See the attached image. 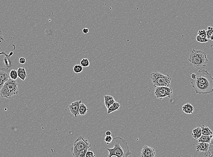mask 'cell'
Here are the masks:
<instances>
[{
  "instance_id": "cell-1",
  "label": "cell",
  "mask_w": 213,
  "mask_h": 157,
  "mask_svg": "<svg viewBox=\"0 0 213 157\" xmlns=\"http://www.w3.org/2000/svg\"><path fill=\"white\" fill-rule=\"evenodd\" d=\"M196 77L191 79V85L196 93L199 94H206L213 92V77L207 70H199Z\"/></svg>"
},
{
  "instance_id": "cell-2",
  "label": "cell",
  "mask_w": 213,
  "mask_h": 157,
  "mask_svg": "<svg viewBox=\"0 0 213 157\" xmlns=\"http://www.w3.org/2000/svg\"><path fill=\"white\" fill-rule=\"evenodd\" d=\"M113 147L107 148L108 151V157L115 156L117 157H128L132 154L130 151L128 142L119 136H116L113 138Z\"/></svg>"
},
{
  "instance_id": "cell-3",
  "label": "cell",
  "mask_w": 213,
  "mask_h": 157,
  "mask_svg": "<svg viewBox=\"0 0 213 157\" xmlns=\"http://www.w3.org/2000/svg\"><path fill=\"white\" fill-rule=\"evenodd\" d=\"M188 60L191 65L199 70L205 69L209 62L206 54L204 51L194 49L190 52Z\"/></svg>"
},
{
  "instance_id": "cell-4",
  "label": "cell",
  "mask_w": 213,
  "mask_h": 157,
  "mask_svg": "<svg viewBox=\"0 0 213 157\" xmlns=\"http://www.w3.org/2000/svg\"><path fill=\"white\" fill-rule=\"evenodd\" d=\"M18 84L16 80L10 78L5 82L0 91L1 97L10 99L12 97L18 95Z\"/></svg>"
},
{
  "instance_id": "cell-5",
  "label": "cell",
  "mask_w": 213,
  "mask_h": 157,
  "mask_svg": "<svg viewBox=\"0 0 213 157\" xmlns=\"http://www.w3.org/2000/svg\"><path fill=\"white\" fill-rule=\"evenodd\" d=\"M151 80L154 87L169 86L172 78L169 75H165L158 72H154L151 74Z\"/></svg>"
},
{
  "instance_id": "cell-6",
  "label": "cell",
  "mask_w": 213,
  "mask_h": 157,
  "mask_svg": "<svg viewBox=\"0 0 213 157\" xmlns=\"http://www.w3.org/2000/svg\"><path fill=\"white\" fill-rule=\"evenodd\" d=\"M91 146L92 145L87 139L80 136L74 142L73 147L70 149V152L72 155H73L81 150L86 148H90Z\"/></svg>"
},
{
  "instance_id": "cell-7",
  "label": "cell",
  "mask_w": 213,
  "mask_h": 157,
  "mask_svg": "<svg viewBox=\"0 0 213 157\" xmlns=\"http://www.w3.org/2000/svg\"><path fill=\"white\" fill-rule=\"evenodd\" d=\"M173 89L169 86H156L155 87L154 95L157 99H162L165 97L171 98Z\"/></svg>"
},
{
  "instance_id": "cell-8",
  "label": "cell",
  "mask_w": 213,
  "mask_h": 157,
  "mask_svg": "<svg viewBox=\"0 0 213 157\" xmlns=\"http://www.w3.org/2000/svg\"><path fill=\"white\" fill-rule=\"evenodd\" d=\"M10 71V69L8 68H0V91L5 82L9 79Z\"/></svg>"
},
{
  "instance_id": "cell-9",
  "label": "cell",
  "mask_w": 213,
  "mask_h": 157,
  "mask_svg": "<svg viewBox=\"0 0 213 157\" xmlns=\"http://www.w3.org/2000/svg\"><path fill=\"white\" fill-rule=\"evenodd\" d=\"M81 102V100L76 101L74 102H72L69 106V109L71 114L74 116L75 117H77V116L79 115V108Z\"/></svg>"
},
{
  "instance_id": "cell-10",
  "label": "cell",
  "mask_w": 213,
  "mask_h": 157,
  "mask_svg": "<svg viewBox=\"0 0 213 157\" xmlns=\"http://www.w3.org/2000/svg\"><path fill=\"white\" fill-rule=\"evenodd\" d=\"M156 154V151L154 148L145 145L141 150V157H154Z\"/></svg>"
},
{
  "instance_id": "cell-11",
  "label": "cell",
  "mask_w": 213,
  "mask_h": 157,
  "mask_svg": "<svg viewBox=\"0 0 213 157\" xmlns=\"http://www.w3.org/2000/svg\"><path fill=\"white\" fill-rule=\"evenodd\" d=\"M194 157H213V144L210 145L209 149L207 152H196L194 153Z\"/></svg>"
},
{
  "instance_id": "cell-12",
  "label": "cell",
  "mask_w": 213,
  "mask_h": 157,
  "mask_svg": "<svg viewBox=\"0 0 213 157\" xmlns=\"http://www.w3.org/2000/svg\"><path fill=\"white\" fill-rule=\"evenodd\" d=\"M210 144L207 143L198 142L196 145L197 152H207L209 149Z\"/></svg>"
},
{
  "instance_id": "cell-13",
  "label": "cell",
  "mask_w": 213,
  "mask_h": 157,
  "mask_svg": "<svg viewBox=\"0 0 213 157\" xmlns=\"http://www.w3.org/2000/svg\"><path fill=\"white\" fill-rule=\"evenodd\" d=\"M182 110L186 114H192L193 113L194 108L190 103H186L184 104L182 107Z\"/></svg>"
},
{
  "instance_id": "cell-14",
  "label": "cell",
  "mask_w": 213,
  "mask_h": 157,
  "mask_svg": "<svg viewBox=\"0 0 213 157\" xmlns=\"http://www.w3.org/2000/svg\"><path fill=\"white\" fill-rule=\"evenodd\" d=\"M104 104L107 109L109 106L115 101L114 97L110 95H105L104 96Z\"/></svg>"
},
{
  "instance_id": "cell-15",
  "label": "cell",
  "mask_w": 213,
  "mask_h": 157,
  "mask_svg": "<svg viewBox=\"0 0 213 157\" xmlns=\"http://www.w3.org/2000/svg\"><path fill=\"white\" fill-rule=\"evenodd\" d=\"M18 77L21 80L24 81L27 77V73H26V69L24 68H19L17 70Z\"/></svg>"
},
{
  "instance_id": "cell-16",
  "label": "cell",
  "mask_w": 213,
  "mask_h": 157,
  "mask_svg": "<svg viewBox=\"0 0 213 157\" xmlns=\"http://www.w3.org/2000/svg\"><path fill=\"white\" fill-rule=\"evenodd\" d=\"M120 107V105L119 102L115 101L113 104L109 106V108L107 109V113L108 114H111V113L113 112L114 111H116L119 110V108Z\"/></svg>"
},
{
  "instance_id": "cell-17",
  "label": "cell",
  "mask_w": 213,
  "mask_h": 157,
  "mask_svg": "<svg viewBox=\"0 0 213 157\" xmlns=\"http://www.w3.org/2000/svg\"><path fill=\"white\" fill-rule=\"evenodd\" d=\"M202 135L201 129L200 127H197L193 130L192 135L195 140L198 139Z\"/></svg>"
},
{
  "instance_id": "cell-18",
  "label": "cell",
  "mask_w": 213,
  "mask_h": 157,
  "mask_svg": "<svg viewBox=\"0 0 213 157\" xmlns=\"http://www.w3.org/2000/svg\"><path fill=\"white\" fill-rule=\"evenodd\" d=\"M201 129L202 134L205 135H210L211 136L213 135V131L210 130L209 127L205 126V125H202L201 126Z\"/></svg>"
},
{
  "instance_id": "cell-19",
  "label": "cell",
  "mask_w": 213,
  "mask_h": 157,
  "mask_svg": "<svg viewBox=\"0 0 213 157\" xmlns=\"http://www.w3.org/2000/svg\"><path fill=\"white\" fill-rule=\"evenodd\" d=\"M212 135H205L202 134L201 136L198 139V142L207 143L210 144L212 138Z\"/></svg>"
},
{
  "instance_id": "cell-20",
  "label": "cell",
  "mask_w": 213,
  "mask_h": 157,
  "mask_svg": "<svg viewBox=\"0 0 213 157\" xmlns=\"http://www.w3.org/2000/svg\"><path fill=\"white\" fill-rule=\"evenodd\" d=\"M88 110V108H87L86 106L85 105V104L81 102L79 108V115H81V116L85 115L87 113V112Z\"/></svg>"
},
{
  "instance_id": "cell-21",
  "label": "cell",
  "mask_w": 213,
  "mask_h": 157,
  "mask_svg": "<svg viewBox=\"0 0 213 157\" xmlns=\"http://www.w3.org/2000/svg\"><path fill=\"white\" fill-rule=\"evenodd\" d=\"M5 41L4 38L3 36V34H2V32L1 30H0V42H4ZM13 54V52H10V54L9 55L6 54L5 52H0V55H5L6 57V58H9L10 57L12 56V55Z\"/></svg>"
},
{
  "instance_id": "cell-22",
  "label": "cell",
  "mask_w": 213,
  "mask_h": 157,
  "mask_svg": "<svg viewBox=\"0 0 213 157\" xmlns=\"http://www.w3.org/2000/svg\"><path fill=\"white\" fill-rule=\"evenodd\" d=\"M89 149H90L89 148H85L75 153V154L73 155V156L74 157H85L86 153Z\"/></svg>"
},
{
  "instance_id": "cell-23",
  "label": "cell",
  "mask_w": 213,
  "mask_h": 157,
  "mask_svg": "<svg viewBox=\"0 0 213 157\" xmlns=\"http://www.w3.org/2000/svg\"><path fill=\"white\" fill-rule=\"evenodd\" d=\"M9 76L10 78H11V79H13V80H17L18 77L17 71L15 69H12V70H10V72Z\"/></svg>"
},
{
  "instance_id": "cell-24",
  "label": "cell",
  "mask_w": 213,
  "mask_h": 157,
  "mask_svg": "<svg viewBox=\"0 0 213 157\" xmlns=\"http://www.w3.org/2000/svg\"><path fill=\"white\" fill-rule=\"evenodd\" d=\"M80 64L83 67L86 68L90 66V62L88 58H83L80 61Z\"/></svg>"
},
{
  "instance_id": "cell-25",
  "label": "cell",
  "mask_w": 213,
  "mask_h": 157,
  "mask_svg": "<svg viewBox=\"0 0 213 157\" xmlns=\"http://www.w3.org/2000/svg\"><path fill=\"white\" fill-rule=\"evenodd\" d=\"M74 71L76 73H79L83 70V67L81 65H76L74 67Z\"/></svg>"
},
{
  "instance_id": "cell-26",
  "label": "cell",
  "mask_w": 213,
  "mask_h": 157,
  "mask_svg": "<svg viewBox=\"0 0 213 157\" xmlns=\"http://www.w3.org/2000/svg\"><path fill=\"white\" fill-rule=\"evenodd\" d=\"M206 32L207 38L208 40H210V37L213 34V27H211V26H209V27H208L207 30L206 31Z\"/></svg>"
},
{
  "instance_id": "cell-27",
  "label": "cell",
  "mask_w": 213,
  "mask_h": 157,
  "mask_svg": "<svg viewBox=\"0 0 213 157\" xmlns=\"http://www.w3.org/2000/svg\"><path fill=\"white\" fill-rule=\"evenodd\" d=\"M196 40L199 43H206L208 41V39L206 38L202 37L198 35L196 37Z\"/></svg>"
},
{
  "instance_id": "cell-28",
  "label": "cell",
  "mask_w": 213,
  "mask_h": 157,
  "mask_svg": "<svg viewBox=\"0 0 213 157\" xmlns=\"http://www.w3.org/2000/svg\"><path fill=\"white\" fill-rule=\"evenodd\" d=\"M112 140H113V138L112 137L111 135H106L104 138V141L107 145H109L110 143H111L112 141Z\"/></svg>"
},
{
  "instance_id": "cell-29",
  "label": "cell",
  "mask_w": 213,
  "mask_h": 157,
  "mask_svg": "<svg viewBox=\"0 0 213 157\" xmlns=\"http://www.w3.org/2000/svg\"><path fill=\"white\" fill-rule=\"evenodd\" d=\"M198 35L202 37L206 38H207V36H206V32L205 29H202L200 30L198 32Z\"/></svg>"
},
{
  "instance_id": "cell-30",
  "label": "cell",
  "mask_w": 213,
  "mask_h": 157,
  "mask_svg": "<svg viewBox=\"0 0 213 157\" xmlns=\"http://www.w3.org/2000/svg\"><path fill=\"white\" fill-rule=\"evenodd\" d=\"M95 155L94 154L93 151H90V150H88L87 151L86 154H85V157H95Z\"/></svg>"
},
{
  "instance_id": "cell-31",
  "label": "cell",
  "mask_w": 213,
  "mask_h": 157,
  "mask_svg": "<svg viewBox=\"0 0 213 157\" xmlns=\"http://www.w3.org/2000/svg\"><path fill=\"white\" fill-rule=\"evenodd\" d=\"M19 63L21 64H24L26 62V59L24 58H21L19 60Z\"/></svg>"
},
{
  "instance_id": "cell-32",
  "label": "cell",
  "mask_w": 213,
  "mask_h": 157,
  "mask_svg": "<svg viewBox=\"0 0 213 157\" xmlns=\"http://www.w3.org/2000/svg\"><path fill=\"white\" fill-rule=\"evenodd\" d=\"M190 76H191V77L192 78V79H194L196 77V73H190Z\"/></svg>"
},
{
  "instance_id": "cell-33",
  "label": "cell",
  "mask_w": 213,
  "mask_h": 157,
  "mask_svg": "<svg viewBox=\"0 0 213 157\" xmlns=\"http://www.w3.org/2000/svg\"><path fill=\"white\" fill-rule=\"evenodd\" d=\"M83 32L85 34H87L89 32V29L88 28H84L83 29Z\"/></svg>"
},
{
  "instance_id": "cell-34",
  "label": "cell",
  "mask_w": 213,
  "mask_h": 157,
  "mask_svg": "<svg viewBox=\"0 0 213 157\" xmlns=\"http://www.w3.org/2000/svg\"><path fill=\"white\" fill-rule=\"evenodd\" d=\"M106 135H111V132L110 131H107L105 133Z\"/></svg>"
},
{
  "instance_id": "cell-35",
  "label": "cell",
  "mask_w": 213,
  "mask_h": 157,
  "mask_svg": "<svg viewBox=\"0 0 213 157\" xmlns=\"http://www.w3.org/2000/svg\"><path fill=\"white\" fill-rule=\"evenodd\" d=\"M210 40L211 41L213 40V34H212V36H211V37H210Z\"/></svg>"
}]
</instances>
